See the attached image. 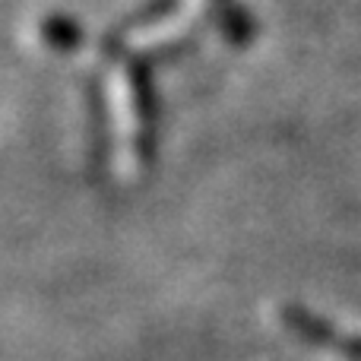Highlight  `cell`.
I'll list each match as a JSON object with an SVG mask.
<instances>
[{"mask_svg": "<svg viewBox=\"0 0 361 361\" xmlns=\"http://www.w3.org/2000/svg\"><path fill=\"white\" fill-rule=\"evenodd\" d=\"M86 105H89V152H92V169H105L108 159V108L105 95L95 76L86 80Z\"/></svg>", "mask_w": 361, "mask_h": 361, "instance_id": "2", "label": "cell"}, {"mask_svg": "<svg viewBox=\"0 0 361 361\" xmlns=\"http://www.w3.org/2000/svg\"><path fill=\"white\" fill-rule=\"evenodd\" d=\"M209 4H212V19L219 23L222 35L228 38V42H235L238 48H244V44L257 35V23L247 16L244 6L235 4V0H209Z\"/></svg>", "mask_w": 361, "mask_h": 361, "instance_id": "3", "label": "cell"}, {"mask_svg": "<svg viewBox=\"0 0 361 361\" xmlns=\"http://www.w3.org/2000/svg\"><path fill=\"white\" fill-rule=\"evenodd\" d=\"M124 76L130 89V108L137 118L133 133V152L140 165H149L156 159V86H152V61L146 54L124 57Z\"/></svg>", "mask_w": 361, "mask_h": 361, "instance_id": "1", "label": "cell"}, {"mask_svg": "<svg viewBox=\"0 0 361 361\" xmlns=\"http://www.w3.org/2000/svg\"><path fill=\"white\" fill-rule=\"evenodd\" d=\"M180 10V0H146L140 10H133L130 16L124 19V23L118 25V32H133V29H146V25L152 23H162V19H169L171 13Z\"/></svg>", "mask_w": 361, "mask_h": 361, "instance_id": "5", "label": "cell"}, {"mask_svg": "<svg viewBox=\"0 0 361 361\" xmlns=\"http://www.w3.org/2000/svg\"><path fill=\"white\" fill-rule=\"evenodd\" d=\"M82 38H86V32H82V25L76 23V19L63 16V13H51V16L42 19V42L48 44V48L54 51H76L82 44Z\"/></svg>", "mask_w": 361, "mask_h": 361, "instance_id": "4", "label": "cell"}]
</instances>
